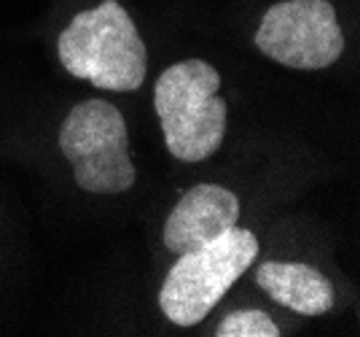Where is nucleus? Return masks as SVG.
<instances>
[{
	"instance_id": "nucleus-1",
	"label": "nucleus",
	"mask_w": 360,
	"mask_h": 337,
	"mask_svg": "<svg viewBox=\"0 0 360 337\" xmlns=\"http://www.w3.org/2000/svg\"><path fill=\"white\" fill-rule=\"evenodd\" d=\"M60 62L105 92H135L148 73V51L129 11L105 0L70 19L57 41Z\"/></svg>"
},
{
	"instance_id": "nucleus-2",
	"label": "nucleus",
	"mask_w": 360,
	"mask_h": 337,
	"mask_svg": "<svg viewBox=\"0 0 360 337\" xmlns=\"http://www.w3.org/2000/svg\"><path fill=\"white\" fill-rule=\"evenodd\" d=\"M218 90L221 73L205 60L175 62L156 81L153 108L167 152L180 162H202L221 149L229 108Z\"/></svg>"
},
{
	"instance_id": "nucleus-3",
	"label": "nucleus",
	"mask_w": 360,
	"mask_h": 337,
	"mask_svg": "<svg viewBox=\"0 0 360 337\" xmlns=\"http://www.w3.org/2000/svg\"><path fill=\"white\" fill-rule=\"evenodd\" d=\"M258 238L245 227L231 230L194 251L180 254L172 270L167 273L159 307L178 326H196L210 316V310L224 294L258 259Z\"/></svg>"
},
{
	"instance_id": "nucleus-4",
	"label": "nucleus",
	"mask_w": 360,
	"mask_h": 337,
	"mask_svg": "<svg viewBox=\"0 0 360 337\" xmlns=\"http://www.w3.org/2000/svg\"><path fill=\"white\" fill-rule=\"evenodd\" d=\"M60 149L73 165L75 184L89 195H121L135 186L127 122L119 108L103 97L78 103L65 116Z\"/></svg>"
},
{
	"instance_id": "nucleus-5",
	"label": "nucleus",
	"mask_w": 360,
	"mask_h": 337,
	"mask_svg": "<svg viewBox=\"0 0 360 337\" xmlns=\"http://www.w3.org/2000/svg\"><path fill=\"white\" fill-rule=\"evenodd\" d=\"M255 47L296 71H323L342 57L345 30L328 0H283L264 14Z\"/></svg>"
},
{
	"instance_id": "nucleus-6",
	"label": "nucleus",
	"mask_w": 360,
	"mask_h": 337,
	"mask_svg": "<svg viewBox=\"0 0 360 337\" xmlns=\"http://www.w3.org/2000/svg\"><path fill=\"white\" fill-rule=\"evenodd\" d=\"M240 200L221 184H196L169 211L165 224V245L180 257L221 238L240 224Z\"/></svg>"
},
{
	"instance_id": "nucleus-7",
	"label": "nucleus",
	"mask_w": 360,
	"mask_h": 337,
	"mask_svg": "<svg viewBox=\"0 0 360 337\" xmlns=\"http://www.w3.org/2000/svg\"><path fill=\"white\" fill-rule=\"evenodd\" d=\"M255 283L277 305L301 316H323L336 302V291L328 276L301 262H264L255 270Z\"/></svg>"
},
{
	"instance_id": "nucleus-8",
	"label": "nucleus",
	"mask_w": 360,
	"mask_h": 337,
	"mask_svg": "<svg viewBox=\"0 0 360 337\" xmlns=\"http://www.w3.org/2000/svg\"><path fill=\"white\" fill-rule=\"evenodd\" d=\"M218 337H280V326L264 310H237L215 326Z\"/></svg>"
}]
</instances>
